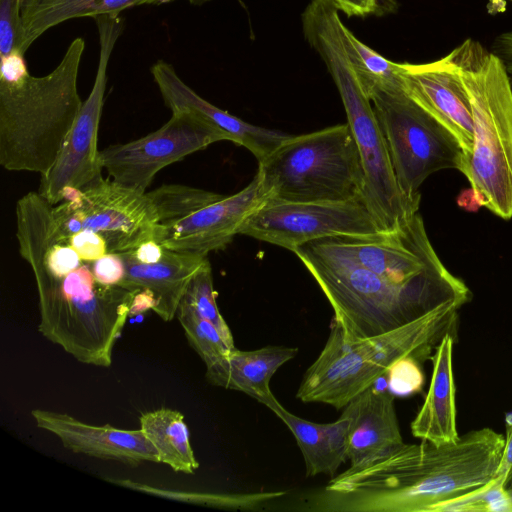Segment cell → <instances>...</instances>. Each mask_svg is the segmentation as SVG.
Segmentation results:
<instances>
[{
	"mask_svg": "<svg viewBox=\"0 0 512 512\" xmlns=\"http://www.w3.org/2000/svg\"><path fill=\"white\" fill-rule=\"evenodd\" d=\"M507 480L500 474L484 485L438 504L433 512H512Z\"/></svg>",
	"mask_w": 512,
	"mask_h": 512,
	"instance_id": "cell-29",
	"label": "cell"
},
{
	"mask_svg": "<svg viewBox=\"0 0 512 512\" xmlns=\"http://www.w3.org/2000/svg\"><path fill=\"white\" fill-rule=\"evenodd\" d=\"M97 282L103 285H120L125 276V266L119 253H107L91 262Z\"/></svg>",
	"mask_w": 512,
	"mask_h": 512,
	"instance_id": "cell-34",
	"label": "cell"
},
{
	"mask_svg": "<svg viewBox=\"0 0 512 512\" xmlns=\"http://www.w3.org/2000/svg\"><path fill=\"white\" fill-rule=\"evenodd\" d=\"M493 52L502 60L512 86V30L497 37Z\"/></svg>",
	"mask_w": 512,
	"mask_h": 512,
	"instance_id": "cell-37",
	"label": "cell"
},
{
	"mask_svg": "<svg viewBox=\"0 0 512 512\" xmlns=\"http://www.w3.org/2000/svg\"><path fill=\"white\" fill-rule=\"evenodd\" d=\"M151 74L166 106L172 111H194L219 128L232 141L262 161L292 135L247 123L199 96L176 73L174 67L158 60Z\"/></svg>",
	"mask_w": 512,
	"mask_h": 512,
	"instance_id": "cell-18",
	"label": "cell"
},
{
	"mask_svg": "<svg viewBox=\"0 0 512 512\" xmlns=\"http://www.w3.org/2000/svg\"><path fill=\"white\" fill-rule=\"evenodd\" d=\"M131 251L139 262L153 264L163 257L165 248L155 240H148Z\"/></svg>",
	"mask_w": 512,
	"mask_h": 512,
	"instance_id": "cell-38",
	"label": "cell"
},
{
	"mask_svg": "<svg viewBox=\"0 0 512 512\" xmlns=\"http://www.w3.org/2000/svg\"><path fill=\"white\" fill-rule=\"evenodd\" d=\"M267 200H363L364 174L348 124L285 140L259 162L256 173Z\"/></svg>",
	"mask_w": 512,
	"mask_h": 512,
	"instance_id": "cell-7",
	"label": "cell"
},
{
	"mask_svg": "<svg viewBox=\"0 0 512 512\" xmlns=\"http://www.w3.org/2000/svg\"><path fill=\"white\" fill-rule=\"evenodd\" d=\"M342 38L364 93L375 89L404 90L400 63L392 62L357 39L343 24Z\"/></svg>",
	"mask_w": 512,
	"mask_h": 512,
	"instance_id": "cell-26",
	"label": "cell"
},
{
	"mask_svg": "<svg viewBox=\"0 0 512 512\" xmlns=\"http://www.w3.org/2000/svg\"><path fill=\"white\" fill-rule=\"evenodd\" d=\"M448 303L383 334L350 339L332 319L324 348L308 367L296 397L304 403L344 408L357 395L374 386L398 360L412 357L420 363L432 359L442 339L455 336L458 311Z\"/></svg>",
	"mask_w": 512,
	"mask_h": 512,
	"instance_id": "cell-4",
	"label": "cell"
},
{
	"mask_svg": "<svg viewBox=\"0 0 512 512\" xmlns=\"http://www.w3.org/2000/svg\"><path fill=\"white\" fill-rule=\"evenodd\" d=\"M176 316L191 345L205 365L227 355L232 349L219 330L199 315L190 305L180 301Z\"/></svg>",
	"mask_w": 512,
	"mask_h": 512,
	"instance_id": "cell-28",
	"label": "cell"
},
{
	"mask_svg": "<svg viewBox=\"0 0 512 512\" xmlns=\"http://www.w3.org/2000/svg\"><path fill=\"white\" fill-rule=\"evenodd\" d=\"M85 41L75 38L44 76L29 74L24 54L1 56L0 165L46 173L82 106L77 81Z\"/></svg>",
	"mask_w": 512,
	"mask_h": 512,
	"instance_id": "cell-2",
	"label": "cell"
},
{
	"mask_svg": "<svg viewBox=\"0 0 512 512\" xmlns=\"http://www.w3.org/2000/svg\"><path fill=\"white\" fill-rule=\"evenodd\" d=\"M293 252L316 280L334 310L333 319L350 339L374 337L440 306L471 299L466 284L450 271L397 282L326 254L311 243Z\"/></svg>",
	"mask_w": 512,
	"mask_h": 512,
	"instance_id": "cell-3",
	"label": "cell"
},
{
	"mask_svg": "<svg viewBox=\"0 0 512 512\" xmlns=\"http://www.w3.org/2000/svg\"><path fill=\"white\" fill-rule=\"evenodd\" d=\"M337 86L364 174L363 201L383 233L401 228L419 210L402 195L387 143L339 35L316 45Z\"/></svg>",
	"mask_w": 512,
	"mask_h": 512,
	"instance_id": "cell-8",
	"label": "cell"
},
{
	"mask_svg": "<svg viewBox=\"0 0 512 512\" xmlns=\"http://www.w3.org/2000/svg\"><path fill=\"white\" fill-rule=\"evenodd\" d=\"M349 424L347 459L350 466L370 461L404 441L400 433L394 394L374 386L352 399L343 409Z\"/></svg>",
	"mask_w": 512,
	"mask_h": 512,
	"instance_id": "cell-19",
	"label": "cell"
},
{
	"mask_svg": "<svg viewBox=\"0 0 512 512\" xmlns=\"http://www.w3.org/2000/svg\"><path fill=\"white\" fill-rule=\"evenodd\" d=\"M191 4H194V5H201V4H204L206 2H209L211 0H188Z\"/></svg>",
	"mask_w": 512,
	"mask_h": 512,
	"instance_id": "cell-40",
	"label": "cell"
},
{
	"mask_svg": "<svg viewBox=\"0 0 512 512\" xmlns=\"http://www.w3.org/2000/svg\"><path fill=\"white\" fill-rule=\"evenodd\" d=\"M56 237L67 240L73 233L90 230L101 235L108 253L134 250L154 240L159 226L156 209L147 192L140 193L112 180H101L86 190L68 189L53 206Z\"/></svg>",
	"mask_w": 512,
	"mask_h": 512,
	"instance_id": "cell-10",
	"label": "cell"
},
{
	"mask_svg": "<svg viewBox=\"0 0 512 512\" xmlns=\"http://www.w3.org/2000/svg\"><path fill=\"white\" fill-rule=\"evenodd\" d=\"M309 243L326 254L397 282L449 271L435 252L419 212L393 232L373 237H328Z\"/></svg>",
	"mask_w": 512,
	"mask_h": 512,
	"instance_id": "cell-14",
	"label": "cell"
},
{
	"mask_svg": "<svg viewBox=\"0 0 512 512\" xmlns=\"http://www.w3.org/2000/svg\"><path fill=\"white\" fill-rule=\"evenodd\" d=\"M174 0H23L21 10V51L44 32L65 21L103 15H119L141 5H160Z\"/></svg>",
	"mask_w": 512,
	"mask_h": 512,
	"instance_id": "cell-24",
	"label": "cell"
},
{
	"mask_svg": "<svg viewBox=\"0 0 512 512\" xmlns=\"http://www.w3.org/2000/svg\"><path fill=\"white\" fill-rule=\"evenodd\" d=\"M400 74L404 92L454 135L462 158L468 157L473 146V114L452 53L429 63H400Z\"/></svg>",
	"mask_w": 512,
	"mask_h": 512,
	"instance_id": "cell-16",
	"label": "cell"
},
{
	"mask_svg": "<svg viewBox=\"0 0 512 512\" xmlns=\"http://www.w3.org/2000/svg\"><path fill=\"white\" fill-rule=\"evenodd\" d=\"M26 262L36 282L39 332L77 361L109 367L139 290L100 284L91 262L81 261L60 272H51L33 259Z\"/></svg>",
	"mask_w": 512,
	"mask_h": 512,
	"instance_id": "cell-6",
	"label": "cell"
},
{
	"mask_svg": "<svg viewBox=\"0 0 512 512\" xmlns=\"http://www.w3.org/2000/svg\"><path fill=\"white\" fill-rule=\"evenodd\" d=\"M473 114V146L458 170L478 203L512 218V86L502 60L466 39L451 51Z\"/></svg>",
	"mask_w": 512,
	"mask_h": 512,
	"instance_id": "cell-5",
	"label": "cell"
},
{
	"mask_svg": "<svg viewBox=\"0 0 512 512\" xmlns=\"http://www.w3.org/2000/svg\"><path fill=\"white\" fill-rule=\"evenodd\" d=\"M504 435L485 427L451 443L422 440L350 466L311 499L323 512H433L496 477Z\"/></svg>",
	"mask_w": 512,
	"mask_h": 512,
	"instance_id": "cell-1",
	"label": "cell"
},
{
	"mask_svg": "<svg viewBox=\"0 0 512 512\" xmlns=\"http://www.w3.org/2000/svg\"><path fill=\"white\" fill-rule=\"evenodd\" d=\"M512 1V0H511Z\"/></svg>",
	"mask_w": 512,
	"mask_h": 512,
	"instance_id": "cell-41",
	"label": "cell"
},
{
	"mask_svg": "<svg viewBox=\"0 0 512 512\" xmlns=\"http://www.w3.org/2000/svg\"><path fill=\"white\" fill-rule=\"evenodd\" d=\"M147 194L158 214L159 225L172 224L224 196L179 184L162 185Z\"/></svg>",
	"mask_w": 512,
	"mask_h": 512,
	"instance_id": "cell-27",
	"label": "cell"
},
{
	"mask_svg": "<svg viewBox=\"0 0 512 512\" xmlns=\"http://www.w3.org/2000/svg\"><path fill=\"white\" fill-rule=\"evenodd\" d=\"M420 362L406 357L395 362L387 372L388 390L397 395H411L422 390L424 374Z\"/></svg>",
	"mask_w": 512,
	"mask_h": 512,
	"instance_id": "cell-31",
	"label": "cell"
},
{
	"mask_svg": "<svg viewBox=\"0 0 512 512\" xmlns=\"http://www.w3.org/2000/svg\"><path fill=\"white\" fill-rule=\"evenodd\" d=\"M383 233L362 199L339 202L267 200L239 234L293 250L328 237H373Z\"/></svg>",
	"mask_w": 512,
	"mask_h": 512,
	"instance_id": "cell-12",
	"label": "cell"
},
{
	"mask_svg": "<svg viewBox=\"0 0 512 512\" xmlns=\"http://www.w3.org/2000/svg\"><path fill=\"white\" fill-rule=\"evenodd\" d=\"M119 254L125 266L120 286L151 292L155 298L153 311L163 321H171L176 316L190 280L208 260L207 256L166 248L163 257L153 264L139 262L132 251Z\"/></svg>",
	"mask_w": 512,
	"mask_h": 512,
	"instance_id": "cell-20",
	"label": "cell"
},
{
	"mask_svg": "<svg viewBox=\"0 0 512 512\" xmlns=\"http://www.w3.org/2000/svg\"><path fill=\"white\" fill-rule=\"evenodd\" d=\"M99 35V61L93 87L82 103L51 168L41 175L38 193L53 206L68 189L86 190L103 180L98 130L104 106L107 69L124 23L119 15L95 18Z\"/></svg>",
	"mask_w": 512,
	"mask_h": 512,
	"instance_id": "cell-11",
	"label": "cell"
},
{
	"mask_svg": "<svg viewBox=\"0 0 512 512\" xmlns=\"http://www.w3.org/2000/svg\"><path fill=\"white\" fill-rule=\"evenodd\" d=\"M334 5L348 16L364 17L375 13L379 0H331Z\"/></svg>",
	"mask_w": 512,
	"mask_h": 512,
	"instance_id": "cell-35",
	"label": "cell"
},
{
	"mask_svg": "<svg viewBox=\"0 0 512 512\" xmlns=\"http://www.w3.org/2000/svg\"><path fill=\"white\" fill-rule=\"evenodd\" d=\"M67 241L86 262H93L108 253L105 239L94 231H78L73 233Z\"/></svg>",
	"mask_w": 512,
	"mask_h": 512,
	"instance_id": "cell-33",
	"label": "cell"
},
{
	"mask_svg": "<svg viewBox=\"0 0 512 512\" xmlns=\"http://www.w3.org/2000/svg\"><path fill=\"white\" fill-rule=\"evenodd\" d=\"M181 301L210 321L219 330L226 343L231 348H235L231 330L217 307L212 269L208 260L190 280Z\"/></svg>",
	"mask_w": 512,
	"mask_h": 512,
	"instance_id": "cell-30",
	"label": "cell"
},
{
	"mask_svg": "<svg viewBox=\"0 0 512 512\" xmlns=\"http://www.w3.org/2000/svg\"><path fill=\"white\" fill-rule=\"evenodd\" d=\"M269 409L289 428L302 453L307 476L334 475L347 461V431L349 420L342 412L332 423H315L300 418L279 401Z\"/></svg>",
	"mask_w": 512,
	"mask_h": 512,
	"instance_id": "cell-23",
	"label": "cell"
},
{
	"mask_svg": "<svg viewBox=\"0 0 512 512\" xmlns=\"http://www.w3.org/2000/svg\"><path fill=\"white\" fill-rule=\"evenodd\" d=\"M454 337L452 334L446 335L436 348L428 393L411 422L414 437L434 444L451 443L459 438L452 363Z\"/></svg>",
	"mask_w": 512,
	"mask_h": 512,
	"instance_id": "cell-22",
	"label": "cell"
},
{
	"mask_svg": "<svg viewBox=\"0 0 512 512\" xmlns=\"http://www.w3.org/2000/svg\"><path fill=\"white\" fill-rule=\"evenodd\" d=\"M139 421L140 430L158 452L159 462L176 472L195 473L199 463L191 447L189 430L182 413L161 408L142 414Z\"/></svg>",
	"mask_w": 512,
	"mask_h": 512,
	"instance_id": "cell-25",
	"label": "cell"
},
{
	"mask_svg": "<svg viewBox=\"0 0 512 512\" xmlns=\"http://www.w3.org/2000/svg\"><path fill=\"white\" fill-rule=\"evenodd\" d=\"M369 99L400 191L419 207L422 183L437 171L458 170L463 150L454 135L404 90L375 89Z\"/></svg>",
	"mask_w": 512,
	"mask_h": 512,
	"instance_id": "cell-9",
	"label": "cell"
},
{
	"mask_svg": "<svg viewBox=\"0 0 512 512\" xmlns=\"http://www.w3.org/2000/svg\"><path fill=\"white\" fill-rule=\"evenodd\" d=\"M23 0H0V56L21 51ZM24 54V53H23Z\"/></svg>",
	"mask_w": 512,
	"mask_h": 512,
	"instance_id": "cell-32",
	"label": "cell"
},
{
	"mask_svg": "<svg viewBox=\"0 0 512 512\" xmlns=\"http://www.w3.org/2000/svg\"><path fill=\"white\" fill-rule=\"evenodd\" d=\"M31 415L38 428L57 436L74 453L130 466L159 462L157 450L140 429L124 430L109 424L95 426L50 410L34 409Z\"/></svg>",
	"mask_w": 512,
	"mask_h": 512,
	"instance_id": "cell-17",
	"label": "cell"
},
{
	"mask_svg": "<svg viewBox=\"0 0 512 512\" xmlns=\"http://www.w3.org/2000/svg\"><path fill=\"white\" fill-rule=\"evenodd\" d=\"M267 201L260 179L223 196L169 225H159L154 240L164 248L207 256L231 242L245 220Z\"/></svg>",
	"mask_w": 512,
	"mask_h": 512,
	"instance_id": "cell-15",
	"label": "cell"
},
{
	"mask_svg": "<svg viewBox=\"0 0 512 512\" xmlns=\"http://www.w3.org/2000/svg\"><path fill=\"white\" fill-rule=\"evenodd\" d=\"M229 137L198 113L182 109L158 130L124 144L100 150L99 157L115 183L145 193L164 167Z\"/></svg>",
	"mask_w": 512,
	"mask_h": 512,
	"instance_id": "cell-13",
	"label": "cell"
},
{
	"mask_svg": "<svg viewBox=\"0 0 512 512\" xmlns=\"http://www.w3.org/2000/svg\"><path fill=\"white\" fill-rule=\"evenodd\" d=\"M297 354L298 348L283 345L248 351L234 348L206 366V378L213 385L243 392L269 408L278 401L270 388L271 378Z\"/></svg>",
	"mask_w": 512,
	"mask_h": 512,
	"instance_id": "cell-21",
	"label": "cell"
},
{
	"mask_svg": "<svg viewBox=\"0 0 512 512\" xmlns=\"http://www.w3.org/2000/svg\"><path fill=\"white\" fill-rule=\"evenodd\" d=\"M500 474L505 476L508 485L512 482V414L506 419L503 453L496 476Z\"/></svg>",
	"mask_w": 512,
	"mask_h": 512,
	"instance_id": "cell-36",
	"label": "cell"
},
{
	"mask_svg": "<svg viewBox=\"0 0 512 512\" xmlns=\"http://www.w3.org/2000/svg\"><path fill=\"white\" fill-rule=\"evenodd\" d=\"M155 298L151 292L147 290H139L131 304L130 315L140 314L149 309H154Z\"/></svg>",
	"mask_w": 512,
	"mask_h": 512,
	"instance_id": "cell-39",
	"label": "cell"
}]
</instances>
